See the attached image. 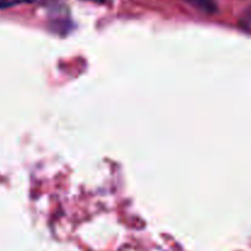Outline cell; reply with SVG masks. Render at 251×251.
I'll return each mask as SVG.
<instances>
[{
	"label": "cell",
	"instance_id": "obj_4",
	"mask_svg": "<svg viewBox=\"0 0 251 251\" xmlns=\"http://www.w3.org/2000/svg\"><path fill=\"white\" fill-rule=\"evenodd\" d=\"M90 1H95V2H105L107 0H90Z\"/></svg>",
	"mask_w": 251,
	"mask_h": 251
},
{
	"label": "cell",
	"instance_id": "obj_3",
	"mask_svg": "<svg viewBox=\"0 0 251 251\" xmlns=\"http://www.w3.org/2000/svg\"><path fill=\"white\" fill-rule=\"evenodd\" d=\"M21 1L32 2V4H46V2H51V1H55V0H21Z\"/></svg>",
	"mask_w": 251,
	"mask_h": 251
},
{
	"label": "cell",
	"instance_id": "obj_2",
	"mask_svg": "<svg viewBox=\"0 0 251 251\" xmlns=\"http://www.w3.org/2000/svg\"><path fill=\"white\" fill-rule=\"evenodd\" d=\"M20 1H21V0H0V9L14 6V5L19 4Z\"/></svg>",
	"mask_w": 251,
	"mask_h": 251
},
{
	"label": "cell",
	"instance_id": "obj_1",
	"mask_svg": "<svg viewBox=\"0 0 251 251\" xmlns=\"http://www.w3.org/2000/svg\"><path fill=\"white\" fill-rule=\"evenodd\" d=\"M193 5H196L200 9L206 10V11H213L215 10V4L211 0H188Z\"/></svg>",
	"mask_w": 251,
	"mask_h": 251
}]
</instances>
